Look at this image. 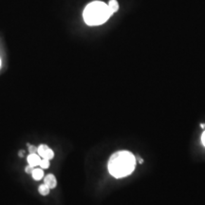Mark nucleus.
I'll list each match as a JSON object with an SVG mask.
<instances>
[{
  "instance_id": "nucleus-1",
  "label": "nucleus",
  "mask_w": 205,
  "mask_h": 205,
  "mask_svg": "<svg viewBox=\"0 0 205 205\" xmlns=\"http://www.w3.org/2000/svg\"><path fill=\"white\" fill-rule=\"evenodd\" d=\"M136 158L128 151L114 153L108 161V171L114 178H120L130 175L135 169Z\"/></svg>"
},
{
  "instance_id": "nucleus-2",
  "label": "nucleus",
  "mask_w": 205,
  "mask_h": 205,
  "mask_svg": "<svg viewBox=\"0 0 205 205\" xmlns=\"http://www.w3.org/2000/svg\"><path fill=\"white\" fill-rule=\"evenodd\" d=\"M112 14L108 5L101 1H94L85 8L83 16L88 26H98L105 23Z\"/></svg>"
},
{
  "instance_id": "nucleus-3",
  "label": "nucleus",
  "mask_w": 205,
  "mask_h": 205,
  "mask_svg": "<svg viewBox=\"0 0 205 205\" xmlns=\"http://www.w3.org/2000/svg\"><path fill=\"white\" fill-rule=\"evenodd\" d=\"M38 154H39L40 157L43 159H51L54 157V153L51 149H49L48 145L46 144H41V145L38 147Z\"/></svg>"
},
{
  "instance_id": "nucleus-4",
  "label": "nucleus",
  "mask_w": 205,
  "mask_h": 205,
  "mask_svg": "<svg viewBox=\"0 0 205 205\" xmlns=\"http://www.w3.org/2000/svg\"><path fill=\"white\" fill-rule=\"evenodd\" d=\"M40 161H41L40 156H38L36 153L35 154H29L28 156V163L30 166L36 167L37 165L40 164Z\"/></svg>"
},
{
  "instance_id": "nucleus-5",
  "label": "nucleus",
  "mask_w": 205,
  "mask_h": 205,
  "mask_svg": "<svg viewBox=\"0 0 205 205\" xmlns=\"http://www.w3.org/2000/svg\"><path fill=\"white\" fill-rule=\"evenodd\" d=\"M44 183L46 185H48L49 189H53L56 187V184H57V181H56V178L55 177L53 176L51 174H48L47 176L45 177L44 178Z\"/></svg>"
},
{
  "instance_id": "nucleus-6",
  "label": "nucleus",
  "mask_w": 205,
  "mask_h": 205,
  "mask_svg": "<svg viewBox=\"0 0 205 205\" xmlns=\"http://www.w3.org/2000/svg\"><path fill=\"white\" fill-rule=\"evenodd\" d=\"M32 178H34L35 180H40L43 178L44 177V172L42 169H39V168H34V170L32 171Z\"/></svg>"
},
{
  "instance_id": "nucleus-7",
  "label": "nucleus",
  "mask_w": 205,
  "mask_h": 205,
  "mask_svg": "<svg viewBox=\"0 0 205 205\" xmlns=\"http://www.w3.org/2000/svg\"><path fill=\"white\" fill-rule=\"evenodd\" d=\"M108 8L112 13H115L119 10V4H118L117 0H110L108 3Z\"/></svg>"
},
{
  "instance_id": "nucleus-8",
  "label": "nucleus",
  "mask_w": 205,
  "mask_h": 205,
  "mask_svg": "<svg viewBox=\"0 0 205 205\" xmlns=\"http://www.w3.org/2000/svg\"><path fill=\"white\" fill-rule=\"evenodd\" d=\"M39 193L41 194V195H43V196L48 195V193H49V187H48V185H46L45 183L42 184V185H40V187H39Z\"/></svg>"
},
{
  "instance_id": "nucleus-9",
  "label": "nucleus",
  "mask_w": 205,
  "mask_h": 205,
  "mask_svg": "<svg viewBox=\"0 0 205 205\" xmlns=\"http://www.w3.org/2000/svg\"><path fill=\"white\" fill-rule=\"evenodd\" d=\"M39 166L41 167L42 169H47L48 167L49 166V159H41Z\"/></svg>"
},
{
  "instance_id": "nucleus-10",
  "label": "nucleus",
  "mask_w": 205,
  "mask_h": 205,
  "mask_svg": "<svg viewBox=\"0 0 205 205\" xmlns=\"http://www.w3.org/2000/svg\"><path fill=\"white\" fill-rule=\"evenodd\" d=\"M28 146H29V154H35V153H37V151H38V148L37 147H35L34 145H30V144H28Z\"/></svg>"
},
{
  "instance_id": "nucleus-11",
  "label": "nucleus",
  "mask_w": 205,
  "mask_h": 205,
  "mask_svg": "<svg viewBox=\"0 0 205 205\" xmlns=\"http://www.w3.org/2000/svg\"><path fill=\"white\" fill-rule=\"evenodd\" d=\"M33 170H34V167L30 166V165H28L26 167V173H28V174H32Z\"/></svg>"
},
{
  "instance_id": "nucleus-12",
  "label": "nucleus",
  "mask_w": 205,
  "mask_h": 205,
  "mask_svg": "<svg viewBox=\"0 0 205 205\" xmlns=\"http://www.w3.org/2000/svg\"><path fill=\"white\" fill-rule=\"evenodd\" d=\"M201 140H202V143H203V145L205 146V131L203 132L202 136H201Z\"/></svg>"
},
{
  "instance_id": "nucleus-13",
  "label": "nucleus",
  "mask_w": 205,
  "mask_h": 205,
  "mask_svg": "<svg viewBox=\"0 0 205 205\" xmlns=\"http://www.w3.org/2000/svg\"><path fill=\"white\" fill-rule=\"evenodd\" d=\"M23 153H24V151H21V152H20V154H19V155H20V156H23Z\"/></svg>"
},
{
  "instance_id": "nucleus-14",
  "label": "nucleus",
  "mask_w": 205,
  "mask_h": 205,
  "mask_svg": "<svg viewBox=\"0 0 205 205\" xmlns=\"http://www.w3.org/2000/svg\"><path fill=\"white\" fill-rule=\"evenodd\" d=\"M0 67H1V60H0Z\"/></svg>"
}]
</instances>
